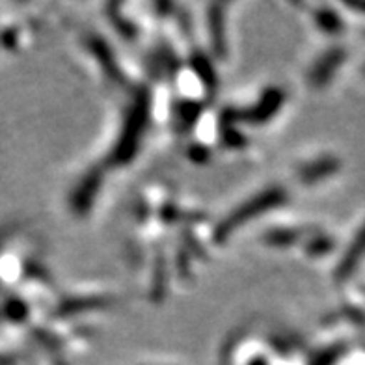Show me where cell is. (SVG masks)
Here are the masks:
<instances>
[{"instance_id": "6da1fadb", "label": "cell", "mask_w": 365, "mask_h": 365, "mask_svg": "<svg viewBox=\"0 0 365 365\" xmlns=\"http://www.w3.org/2000/svg\"><path fill=\"white\" fill-rule=\"evenodd\" d=\"M282 202H284V190H279V188H269V190L261 192L259 196L248 200L245 205H240L237 211L231 212L230 217L218 226V240H226L233 231L239 230L240 226H245L246 222L252 220V218L255 217H261V215H264L269 209L279 205Z\"/></svg>"}, {"instance_id": "7a4b0ae2", "label": "cell", "mask_w": 365, "mask_h": 365, "mask_svg": "<svg viewBox=\"0 0 365 365\" xmlns=\"http://www.w3.org/2000/svg\"><path fill=\"white\" fill-rule=\"evenodd\" d=\"M145 118H148V103L144 99H138L135 106H133L129 118H127L125 129H123L120 144H118V149H115L118 160H127L133 157L136 144H138V138L142 136V130H144Z\"/></svg>"}, {"instance_id": "3957f363", "label": "cell", "mask_w": 365, "mask_h": 365, "mask_svg": "<svg viewBox=\"0 0 365 365\" xmlns=\"http://www.w3.org/2000/svg\"><path fill=\"white\" fill-rule=\"evenodd\" d=\"M364 257H365V224L360 227V231L356 233L351 246L346 248L345 255H343L339 264H337L336 278L337 279L349 278V276L358 269V264H360V261L364 259Z\"/></svg>"}, {"instance_id": "277c9868", "label": "cell", "mask_w": 365, "mask_h": 365, "mask_svg": "<svg viewBox=\"0 0 365 365\" xmlns=\"http://www.w3.org/2000/svg\"><path fill=\"white\" fill-rule=\"evenodd\" d=\"M341 51H331V53H328L327 56L322 58V62L313 71V81H315V84H324L331 77V73L336 71L337 66L341 63Z\"/></svg>"}, {"instance_id": "5b68a950", "label": "cell", "mask_w": 365, "mask_h": 365, "mask_svg": "<svg viewBox=\"0 0 365 365\" xmlns=\"http://www.w3.org/2000/svg\"><path fill=\"white\" fill-rule=\"evenodd\" d=\"M282 101H284V96H282L278 90L269 91V93L263 97L261 105L257 106V108H255V110L250 114L252 121H264L267 118H269V115H272L274 112L278 110L279 105H282Z\"/></svg>"}, {"instance_id": "8992f818", "label": "cell", "mask_w": 365, "mask_h": 365, "mask_svg": "<svg viewBox=\"0 0 365 365\" xmlns=\"http://www.w3.org/2000/svg\"><path fill=\"white\" fill-rule=\"evenodd\" d=\"M336 160H321V163H315L313 166H308L306 172H302V178L306 175V181H317V178H322V175H328V173L336 172Z\"/></svg>"}, {"instance_id": "52a82bcc", "label": "cell", "mask_w": 365, "mask_h": 365, "mask_svg": "<svg viewBox=\"0 0 365 365\" xmlns=\"http://www.w3.org/2000/svg\"><path fill=\"white\" fill-rule=\"evenodd\" d=\"M4 315L8 319H11V321H24V319L29 317V308H26V304H24L23 300H15V298H11V300L6 302Z\"/></svg>"}, {"instance_id": "ba28073f", "label": "cell", "mask_w": 365, "mask_h": 365, "mask_svg": "<svg viewBox=\"0 0 365 365\" xmlns=\"http://www.w3.org/2000/svg\"><path fill=\"white\" fill-rule=\"evenodd\" d=\"M222 14L220 8H212L211 14V36H212V47H217L220 51L224 45H222Z\"/></svg>"}, {"instance_id": "9c48e42d", "label": "cell", "mask_w": 365, "mask_h": 365, "mask_svg": "<svg viewBox=\"0 0 365 365\" xmlns=\"http://www.w3.org/2000/svg\"><path fill=\"white\" fill-rule=\"evenodd\" d=\"M0 365H14V356L0 354Z\"/></svg>"}, {"instance_id": "30bf717a", "label": "cell", "mask_w": 365, "mask_h": 365, "mask_svg": "<svg viewBox=\"0 0 365 365\" xmlns=\"http://www.w3.org/2000/svg\"><path fill=\"white\" fill-rule=\"evenodd\" d=\"M352 8H358V10L365 11V4H352Z\"/></svg>"}]
</instances>
